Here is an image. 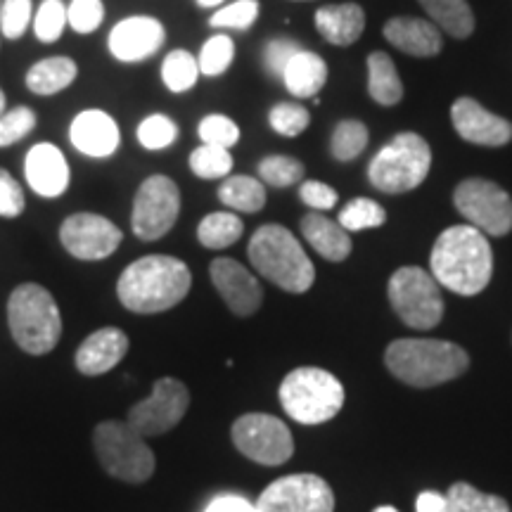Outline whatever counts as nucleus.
<instances>
[{
	"mask_svg": "<svg viewBox=\"0 0 512 512\" xmlns=\"http://www.w3.org/2000/svg\"><path fill=\"white\" fill-rule=\"evenodd\" d=\"M192 273L185 261L166 254H150L124 268L117 283V297L128 311L162 313L188 297Z\"/></svg>",
	"mask_w": 512,
	"mask_h": 512,
	"instance_id": "obj_1",
	"label": "nucleus"
},
{
	"mask_svg": "<svg viewBox=\"0 0 512 512\" xmlns=\"http://www.w3.org/2000/svg\"><path fill=\"white\" fill-rule=\"evenodd\" d=\"M432 275L446 290L475 297L489 285L494 254L489 240L475 226H451L434 242L430 256Z\"/></svg>",
	"mask_w": 512,
	"mask_h": 512,
	"instance_id": "obj_2",
	"label": "nucleus"
},
{
	"mask_svg": "<svg viewBox=\"0 0 512 512\" xmlns=\"http://www.w3.org/2000/svg\"><path fill=\"white\" fill-rule=\"evenodd\" d=\"M384 363L396 380L411 384V387L427 389L463 375L470 366V358H467L465 349L446 342V339L406 337L389 344Z\"/></svg>",
	"mask_w": 512,
	"mask_h": 512,
	"instance_id": "obj_3",
	"label": "nucleus"
},
{
	"mask_svg": "<svg viewBox=\"0 0 512 512\" xmlns=\"http://www.w3.org/2000/svg\"><path fill=\"white\" fill-rule=\"evenodd\" d=\"M247 254L256 273L290 294L309 292L316 280V268L309 254L290 230L278 223H266L256 230L249 240Z\"/></svg>",
	"mask_w": 512,
	"mask_h": 512,
	"instance_id": "obj_4",
	"label": "nucleus"
},
{
	"mask_svg": "<svg viewBox=\"0 0 512 512\" xmlns=\"http://www.w3.org/2000/svg\"><path fill=\"white\" fill-rule=\"evenodd\" d=\"M8 325L19 349L31 356H43L60 342V306L43 285L24 283L15 287L8 299Z\"/></svg>",
	"mask_w": 512,
	"mask_h": 512,
	"instance_id": "obj_5",
	"label": "nucleus"
},
{
	"mask_svg": "<svg viewBox=\"0 0 512 512\" xmlns=\"http://www.w3.org/2000/svg\"><path fill=\"white\" fill-rule=\"evenodd\" d=\"M280 406L302 425H320L342 411L344 387L323 368H297L280 384Z\"/></svg>",
	"mask_w": 512,
	"mask_h": 512,
	"instance_id": "obj_6",
	"label": "nucleus"
},
{
	"mask_svg": "<svg viewBox=\"0 0 512 512\" xmlns=\"http://www.w3.org/2000/svg\"><path fill=\"white\" fill-rule=\"evenodd\" d=\"M93 446L100 465L114 479L126 484H143L155 475V453L145 437L128 422L105 420L95 427Z\"/></svg>",
	"mask_w": 512,
	"mask_h": 512,
	"instance_id": "obj_7",
	"label": "nucleus"
},
{
	"mask_svg": "<svg viewBox=\"0 0 512 512\" xmlns=\"http://www.w3.org/2000/svg\"><path fill=\"white\" fill-rule=\"evenodd\" d=\"M432 166V150L418 133H399L373 157L368 178L373 188L387 195L408 192L425 181Z\"/></svg>",
	"mask_w": 512,
	"mask_h": 512,
	"instance_id": "obj_8",
	"label": "nucleus"
},
{
	"mask_svg": "<svg viewBox=\"0 0 512 512\" xmlns=\"http://www.w3.org/2000/svg\"><path fill=\"white\" fill-rule=\"evenodd\" d=\"M389 302L408 328L432 330L444 316V299L432 273L418 266H403L389 278Z\"/></svg>",
	"mask_w": 512,
	"mask_h": 512,
	"instance_id": "obj_9",
	"label": "nucleus"
},
{
	"mask_svg": "<svg viewBox=\"0 0 512 512\" xmlns=\"http://www.w3.org/2000/svg\"><path fill=\"white\" fill-rule=\"evenodd\" d=\"M181 214V190L169 176L155 174L140 183L133 200L131 228L145 242L162 240Z\"/></svg>",
	"mask_w": 512,
	"mask_h": 512,
	"instance_id": "obj_10",
	"label": "nucleus"
},
{
	"mask_svg": "<svg viewBox=\"0 0 512 512\" xmlns=\"http://www.w3.org/2000/svg\"><path fill=\"white\" fill-rule=\"evenodd\" d=\"M233 444L242 456L268 467L287 463L294 453L290 427L268 413H247L235 420Z\"/></svg>",
	"mask_w": 512,
	"mask_h": 512,
	"instance_id": "obj_11",
	"label": "nucleus"
},
{
	"mask_svg": "<svg viewBox=\"0 0 512 512\" xmlns=\"http://www.w3.org/2000/svg\"><path fill=\"white\" fill-rule=\"evenodd\" d=\"M456 209L484 235H508L512 230V200L501 185L484 178H467L453 192Z\"/></svg>",
	"mask_w": 512,
	"mask_h": 512,
	"instance_id": "obj_12",
	"label": "nucleus"
},
{
	"mask_svg": "<svg viewBox=\"0 0 512 512\" xmlns=\"http://www.w3.org/2000/svg\"><path fill=\"white\" fill-rule=\"evenodd\" d=\"M190 408L188 387L176 377L157 380L152 394L128 411V425L143 437H159L174 430Z\"/></svg>",
	"mask_w": 512,
	"mask_h": 512,
	"instance_id": "obj_13",
	"label": "nucleus"
},
{
	"mask_svg": "<svg viewBox=\"0 0 512 512\" xmlns=\"http://www.w3.org/2000/svg\"><path fill=\"white\" fill-rule=\"evenodd\" d=\"M256 512H335V494L318 475H287L266 486Z\"/></svg>",
	"mask_w": 512,
	"mask_h": 512,
	"instance_id": "obj_14",
	"label": "nucleus"
},
{
	"mask_svg": "<svg viewBox=\"0 0 512 512\" xmlns=\"http://www.w3.org/2000/svg\"><path fill=\"white\" fill-rule=\"evenodd\" d=\"M124 233L110 219L91 211L72 214L62 221L60 242L74 259L102 261L117 252Z\"/></svg>",
	"mask_w": 512,
	"mask_h": 512,
	"instance_id": "obj_15",
	"label": "nucleus"
},
{
	"mask_svg": "<svg viewBox=\"0 0 512 512\" xmlns=\"http://www.w3.org/2000/svg\"><path fill=\"white\" fill-rule=\"evenodd\" d=\"M166 41V29L157 17L136 15L117 22L107 36V48L114 60L124 64H136L150 60L162 50Z\"/></svg>",
	"mask_w": 512,
	"mask_h": 512,
	"instance_id": "obj_16",
	"label": "nucleus"
},
{
	"mask_svg": "<svg viewBox=\"0 0 512 512\" xmlns=\"http://www.w3.org/2000/svg\"><path fill=\"white\" fill-rule=\"evenodd\" d=\"M209 273L216 292L221 294V299L235 316H252L259 311L264 302V290L252 271H247L240 261L221 256V259L211 261Z\"/></svg>",
	"mask_w": 512,
	"mask_h": 512,
	"instance_id": "obj_17",
	"label": "nucleus"
},
{
	"mask_svg": "<svg viewBox=\"0 0 512 512\" xmlns=\"http://www.w3.org/2000/svg\"><path fill=\"white\" fill-rule=\"evenodd\" d=\"M451 121L467 143L501 147L512 140V124L498 114L484 110L477 100L460 98L451 107Z\"/></svg>",
	"mask_w": 512,
	"mask_h": 512,
	"instance_id": "obj_18",
	"label": "nucleus"
},
{
	"mask_svg": "<svg viewBox=\"0 0 512 512\" xmlns=\"http://www.w3.org/2000/svg\"><path fill=\"white\" fill-rule=\"evenodd\" d=\"M24 176H27L29 188L46 200L62 197L72 183L67 157L53 143H38L31 147L24 157Z\"/></svg>",
	"mask_w": 512,
	"mask_h": 512,
	"instance_id": "obj_19",
	"label": "nucleus"
},
{
	"mask_svg": "<svg viewBox=\"0 0 512 512\" xmlns=\"http://www.w3.org/2000/svg\"><path fill=\"white\" fill-rule=\"evenodd\" d=\"M69 140L81 155L107 159L119 150L121 131L117 119L105 110H83L69 124Z\"/></svg>",
	"mask_w": 512,
	"mask_h": 512,
	"instance_id": "obj_20",
	"label": "nucleus"
},
{
	"mask_svg": "<svg viewBox=\"0 0 512 512\" xmlns=\"http://www.w3.org/2000/svg\"><path fill=\"white\" fill-rule=\"evenodd\" d=\"M128 335L119 328H102L88 335L76 351L74 361L81 375L98 377L119 366L128 351Z\"/></svg>",
	"mask_w": 512,
	"mask_h": 512,
	"instance_id": "obj_21",
	"label": "nucleus"
},
{
	"mask_svg": "<svg viewBox=\"0 0 512 512\" xmlns=\"http://www.w3.org/2000/svg\"><path fill=\"white\" fill-rule=\"evenodd\" d=\"M384 38L394 48L413 57H432L441 50V36L437 27L427 19L394 17L384 24Z\"/></svg>",
	"mask_w": 512,
	"mask_h": 512,
	"instance_id": "obj_22",
	"label": "nucleus"
},
{
	"mask_svg": "<svg viewBox=\"0 0 512 512\" xmlns=\"http://www.w3.org/2000/svg\"><path fill=\"white\" fill-rule=\"evenodd\" d=\"M316 29L332 46H351L366 29V12L356 3L325 5L316 12Z\"/></svg>",
	"mask_w": 512,
	"mask_h": 512,
	"instance_id": "obj_23",
	"label": "nucleus"
},
{
	"mask_svg": "<svg viewBox=\"0 0 512 512\" xmlns=\"http://www.w3.org/2000/svg\"><path fill=\"white\" fill-rule=\"evenodd\" d=\"M302 233L309 245L328 261H344L351 254L349 230H344L339 223L330 221L320 211H311L302 219Z\"/></svg>",
	"mask_w": 512,
	"mask_h": 512,
	"instance_id": "obj_24",
	"label": "nucleus"
},
{
	"mask_svg": "<svg viewBox=\"0 0 512 512\" xmlns=\"http://www.w3.org/2000/svg\"><path fill=\"white\" fill-rule=\"evenodd\" d=\"M76 76H79V64L67 55H55L38 60L34 67H29L24 83L34 95L50 98V95L67 91L76 81Z\"/></svg>",
	"mask_w": 512,
	"mask_h": 512,
	"instance_id": "obj_25",
	"label": "nucleus"
},
{
	"mask_svg": "<svg viewBox=\"0 0 512 512\" xmlns=\"http://www.w3.org/2000/svg\"><path fill=\"white\" fill-rule=\"evenodd\" d=\"M328 81V64L316 53L299 50L283 72V83L294 98H316Z\"/></svg>",
	"mask_w": 512,
	"mask_h": 512,
	"instance_id": "obj_26",
	"label": "nucleus"
},
{
	"mask_svg": "<svg viewBox=\"0 0 512 512\" xmlns=\"http://www.w3.org/2000/svg\"><path fill=\"white\" fill-rule=\"evenodd\" d=\"M368 91L370 98L384 107L399 105L403 98V83L396 72L392 57L387 53H370L368 57Z\"/></svg>",
	"mask_w": 512,
	"mask_h": 512,
	"instance_id": "obj_27",
	"label": "nucleus"
},
{
	"mask_svg": "<svg viewBox=\"0 0 512 512\" xmlns=\"http://www.w3.org/2000/svg\"><path fill=\"white\" fill-rule=\"evenodd\" d=\"M418 3L446 34L467 38L475 29V15L467 0H418Z\"/></svg>",
	"mask_w": 512,
	"mask_h": 512,
	"instance_id": "obj_28",
	"label": "nucleus"
},
{
	"mask_svg": "<svg viewBox=\"0 0 512 512\" xmlns=\"http://www.w3.org/2000/svg\"><path fill=\"white\" fill-rule=\"evenodd\" d=\"M219 200L240 214H256L266 204V188L252 176H228L219 188Z\"/></svg>",
	"mask_w": 512,
	"mask_h": 512,
	"instance_id": "obj_29",
	"label": "nucleus"
},
{
	"mask_svg": "<svg viewBox=\"0 0 512 512\" xmlns=\"http://www.w3.org/2000/svg\"><path fill=\"white\" fill-rule=\"evenodd\" d=\"M242 219L233 211H214L197 226V240L207 249H226L242 238Z\"/></svg>",
	"mask_w": 512,
	"mask_h": 512,
	"instance_id": "obj_30",
	"label": "nucleus"
},
{
	"mask_svg": "<svg viewBox=\"0 0 512 512\" xmlns=\"http://www.w3.org/2000/svg\"><path fill=\"white\" fill-rule=\"evenodd\" d=\"M200 64L188 50H171L162 62V83L171 93H188L200 79Z\"/></svg>",
	"mask_w": 512,
	"mask_h": 512,
	"instance_id": "obj_31",
	"label": "nucleus"
},
{
	"mask_svg": "<svg viewBox=\"0 0 512 512\" xmlns=\"http://www.w3.org/2000/svg\"><path fill=\"white\" fill-rule=\"evenodd\" d=\"M446 496L453 512H510V505L505 498L494 494H482L475 486L465 482L453 484Z\"/></svg>",
	"mask_w": 512,
	"mask_h": 512,
	"instance_id": "obj_32",
	"label": "nucleus"
},
{
	"mask_svg": "<svg viewBox=\"0 0 512 512\" xmlns=\"http://www.w3.org/2000/svg\"><path fill=\"white\" fill-rule=\"evenodd\" d=\"M366 145H368V128L363 126L361 121H354V119L337 124L330 140L332 157H335L337 162H354V159L366 150Z\"/></svg>",
	"mask_w": 512,
	"mask_h": 512,
	"instance_id": "obj_33",
	"label": "nucleus"
},
{
	"mask_svg": "<svg viewBox=\"0 0 512 512\" xmlns=\"http://www.w3.org/2000/svg\"><path fill=\"white\" fill-rule=\"evenodd\" d=\"M190 169L192 174L204 178V181L228 178L230 171H233V157H230V150H223V147L200 145L197 150H192Z\"/></svg>",
	"mask_w": 512,
	"mask_h": 512,
	"instance_id": "obj_34",
	"label": "nucleus"
},
{
	"mask_svg": "<svg viewBox=\"0 0 512 512\" xmlns=\"http://www.w3.org/2000/svg\"><path fill=\"white\" fill-rule=\"evenodd\" d=\"M259 178L271 188H290V185L302 183L304 164L287 155H271L259 162Z\"/></svg>",
	"mask_w": 512,
	"mask_h": 512,
	"instance_id": "obj_35",
	"label": "nucleus"
},
{
	"mask_svg": "<svg viewBox=\"0 0 512 512\" xmlns=\"http://www.w3.org/2000/svg\"><path fill=\"white\" fill-rule=\"evenodd\" d=\"M31 27H34V34L41 43H50L60 41L64 29L69 27L67 24V5L62 3V0H43L41 5H38L36 15H34V22H31Z\"/></svg>",
	"mask_w": 512,
	"mask_h": 512,
	"instance_id": "obj_36",
	"label": "nucleus"
},
{
	"mask_svg": "<svg viewBox=\"0 0 512 512\" xmlns=\"http://www.w3.org/2000/svg\"><path fill=\"white\" fill-rule=\"evenodd\" d=\"M136 138L140 147H145V150L150 152H159L176 143L178 126L176 121L166 117V114H150V117H145L138 124Z\"/></svg>",
	"mask_w": 512,
	"mask_h": 512,
	"instance_id": "obj_37",
	"label": "nucleus"
},
{
	"mask_svg": "<svg viewBox=\"0 0 512 512\" xmlns=\"http://www.w3.org/2000/svg\"><path fill=\"white\" fill-rule=\"evenodd\" d=\"M235 57V43L230 36H211L204 43L200 55H197V64H200V74L204 76H221L228 72V67L233 64Z\"/></svg>",
	"mask_w": 512,
	"mask_h": 512,
	"instance_id": "obj_38",
	"label": "nucleus"
},
{
	"mask_svg": "<svg viewBox=\"0 0 512 512\" xmlns=\"http://www.w3.org/2000/svg\"><path fill=\"white\" fill-rule=\"evenodd\" d=\"M387 221V214L380 204L368 200V197H356L339 214V226L344 230H368V228H380Z\"/></svg>",
	"mask_w": 512,
	"mask_h": 512,
	"instance_id": "obj_39",
	"label": "nucleus"
},
{
	"mask_svg": "<svg viewBox=\"0 0 512 512\" xmlns=\"http://www.w3.org/2000/svg\"><path fill=\"white\" fill-rule=\"evenodd\" d=\"M268 124L278 136L294 138L304 133L311 124V114L306 107L297 105V102H280L268 112Z\"/></svg>",
	"mask_w": 512,
	"mask_h": 512,
	"instance_id": "obj_40",
	"label": "nucleus"
},
{
	"mask_svg": "<svg viewBox=\"0 0 512 512\" xmlns=\"http://www.w3.org/2000/svg\"><path fill=\"white\" fill-rule=\"evenodd\" d=\"M38 124L36 112L27 105L12 107L0 114V147L17 145L19 140H24L34 131Z\"/></svg>",
	"mask_w": 512,
	"mask_h": 512,
	"instance_id": "obj_41",
	"label": "nucleus"
},
{
	"mask_svg": "<svg viewBox=\"0 0 512 512\" xmlns=\"http://www.w3.org/2000/svg\"><path fill=\"white\" fill-rule=\"evenodd\" d=\"M34 22V3L31 0H3L0 5V34L17 41L27 34Z\"/></svg>",
	"mask_w": 512,
	"mask_h": 512,
	"instance_id": "obj_42",
	"label": "nucleus"
},
{
	"mask_svg": "<svg viewBox=\"0 0 512 512\" xmlns=\"http://www.w3.org/2000/svg\"><path fill=\"white\" fill-rule=\"evenodd\" d=\"M259 17V3L256 0H235V3L223 5L211 15L209 24L214 29H233L245 31L252 27Z\"/></svg>",
	"mask_w": 512,
	"mask_h": 512,
	"instance_id": "obj_43",
	"label": "nucleus"
},
{
	"mask_svg": "<svg viewBox=\"0 0 512 512\" xmlns=\"http://www.w3.org/2000/svg\"><path fill=\"white\" fill-rule=\"evenodd\" d=\"M197 136H200L202 145L223 147V150H230L233 145H238L240 128L233 119L223 117V114H209V117H204L200 121Z\"/></svg>",
	"mask_w": 512,
	"mask_h": 512,
	"instance_id": "obj_44",
	"label": "nucleus"
},
{
	"mask_svg": "<svg viewBox=\"0 0 512 512\" xmlns=\"http://www.w3.org/2000/svg\"><path fill=\"white\" fill-rule=\"evenodd\" d=\"M105 22V3L102 0H72L67 5V24L76 34L88 36Z\"/></svg>",
	"mask_w": 512,
	"mask_h": 512,
	"instance_id": "obj_45",
	"label": "nucleus"
},
{
	"mask_svg": "<svg viewBox=\"0 0 512 512\" xmlns=\"http://www.w3.org/2000/svg\"><path fill=\"white\" fill-rule=\"evenodd\" d=\"M27 209V197H24L22 185L8 169L0 166V216L3 219H17Z\"/></svg>",
	"mask_w": 512,
	"mask_h": 512,
	"instance_id": "obj_46",
	"label": "nucleus"
},
{
	"mask_svg": "<svg viewBox=\"0 0 512 512\" xmlns=\"http://www.w3.org/2000/svg\"><path fill=\"white\" fill-rule=\"evenodd\" d=\"M299 50L302 48H299L294 41H290V38H273L264 50V64L268 67V72L273 76H283L285 67L290 64V60L299 53Z\"/></svg>",
	"mask_w": 512,
	"mask_h": 512,
	"instance_id": "obj_47",
	"label": "nucleus"
},
{
	"mask_svg": "<svg viewBox=\"0 0 512 512\" xmlns=\"http://www.w3.org/2000/svg\"><path fill=\"white\" fill-rule=\"evenodd\" d=\"M299 197H302L306 207L316 211H328L337 204L335 188H330V185L320 181H304L302 188H299Z\"/></svg>",
	"mask_w": 512,
	"mask_h": 512,
	"instance_id": "obj_48",
	"label": "nucleus"
},
{
	"mask_svg": "<svg viewBox=\"0 0 512 512\" xmlns=\"http://www.w3.org/2000/svg\"><path fill=\"white\" fill-rule=\"evenodd\" d=\"M204 512H256V503L247 501L245 496L235 494H221L211 498Z\"/></svg>",
	"mask_w": 512,
	"mask_h": 512,
	"instance_id": "obj_49",
	"label": "nucleus"
},
{
	"mask_svg": "<svg viewBox=\"0 0 512 512\" xmlns=\"http://www.w3.org/2000/svg\"><path fill=\"white\" fill-rule=\"evenodd\" d=\"M415 512H453L446 494L439 491H422L415 501Z\"/></svg>",
	"mask_w": 512,
	"mask_h": 512,
	"instance_id": "obj_50",
	"label": "nucleus"
},
{
	"mask_svg": "<svg viewBox=\"0 0 512 512\" xmlns=\"http://www.w3.org/2000/svg\"><path fill=\"white\" fill-rule=\"evenodd\" d=\"M200 8H219V5L226 3V0H195Z\"/></svg>",
	"mask_w": 512,
	"mask_h": 512,
	"instance_id": "obj_51",
	"label": "nucleus"
},
{
	"mask_svg": "<svg viewBox=\"0 0 512 512\" xmlns=\"http://www.w3.org/2000/svg\"><path fill=\"white\" fill-rule=\"evenodd\" d=\"M5 110H8V98H5V91L0 88V114H3Z\"/></svg>",
	"mask_w": 512,
	"mask_h": 512,
	"instance_id": "obj_52",
	"label": "nucleus"
},
{
	"mask_svg": "<svg viewBox=\"0 0 512 512\" xmlns=\"http://www.w3.org/2000/svg\"><path fill=\"white\" fill-rule=\"evenodd\" d=\"M373 512H399V510L392 508V505H382V508H375Z\"/></svg>",
	"mask_w": 512,
	"mask_h": 512,
	"instance_id": "obj_53",
	"label": "nucleus"
}]
</instances>
